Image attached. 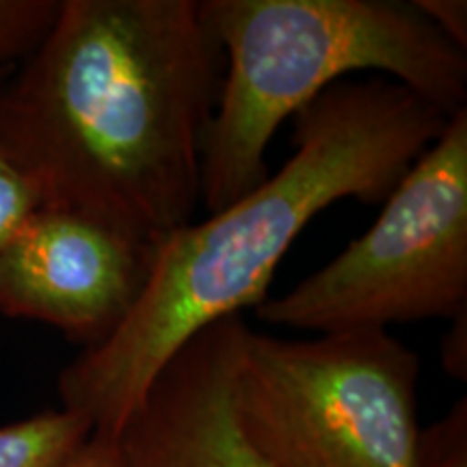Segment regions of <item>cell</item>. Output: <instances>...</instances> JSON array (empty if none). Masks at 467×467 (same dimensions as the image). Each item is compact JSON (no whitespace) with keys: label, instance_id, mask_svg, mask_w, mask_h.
Instances as JSON below:
<instances>
[{"label":"cell","instance_id":"6da1fadb","mask_svg":"<svg viewBox=\"0 0 467 467\" xmlns=\"http://www.w3.org/2000/svg\"><path fill=\"white\" fill-rule=\"evenodd\" d=\"M223 67L200 0H61L0 85V139L42 206L161 244L202 203Z\"/></svg>","mask_w":467,"mask_h":467},{"label":"cell","instance_id":"7a4b0ae2","mask_svg":"<svg viewBox=\"0 0 467 467\" xmlns=\"http://www.w3.org/2000/svg\"><path fill=\"white\" fill-rule=\"evenodd\" d=\"M443 110L383 76L342 80L295 115V154L265 182L156 247L141 299L58 375L61 407L119 435L161 368L217 320L258 307L279 262L342 200L381 203L443 132Z\"/></svg>","mask_w":467,"mask_h":467},{"label":"cell","instance_id":"3957f363","mask_svg":"<svg viewBox=\"0 0 467 467\" xmlns=\"http://www.w3.org/2000/svg\"><path fill=\"white\" fill-rule=\"evenodd\" d=\"M223 50L202 156V206H230L268 178L279 126L353 74L383 76L454 115L467 50L402 0H200Z\"/></svg>","mask_w":467,"mask_h":467},{"label":"cell","instance_id":"277c9868","mask_svg":"<svg viewBox=\"0 0 467 467\" xmlns=\"http://www.w3.org/2000/svg\"><path fill=\"white\" fill-rule=\"evenodd\" d=\"M420 358L383 329L288 340L247 329L234 413L273 467H416Z\"/></svg>","mask_w":467,"mask_h":467},{"label":"cell","instance_id":"5b68a950","mask_svg":"<svg viewBox=\"0 0 467 467\" xmlns=\"http://www.w3.org/2000/svg\"><path fill=\"white\" fill-rule=\"evenodd\" d=\"M467 309V107L409 167L370 230L255 317L334 334L383 329Z\"/></svg>","mask_w":467,"mask_h":467},{"label":"cell","instance_id":"8992f818","mask_svg":"<svg viewBox=\"0 0 467 467\" xmlns=\"http://www.w3.org/2000/svg\"><path fill=\"white\" fill-rule=\"evenodd\" d=\"M156 247L42 206L0 249V314L55 327L80 350L100 347L137 307Z\"/></svg>","mask_w":467,"mask_h":467},{"label":"cell","instance_id":"52a82bcc","mask_svg":"<svg viewBox=\"0 0 467 467\" xmlns=\"http://www.w3.org/2000/svg\"><path fill=\"white\" fill-rule=\"evenodd\" d=\"M241 317L208 325L161 368L121 426L124 467H273L244 440L232 388Z\"/></svg>","mask_w":467,"mask_h":467},{"label":"cell","instance_id":"ba28073f","mask_svg":"<svg viewBox=\"0 0 467 467\" xmlns=\"http://www.w3.org/2000/svg\"><path fill=\"white\" fill-rule=\"evenodd\" d=\"M89 435L91 424L63 407L0 424V467H63Z\"/></svg>","mask_w":467,"mask_h":467},{"label":"cell","instance_id":"9c48e42d","mask_svg":"<svg viewBox=\"0 0 467 467\" xmlns=\"http://www.w3.org/2000/svg\"><path fill=\"white\" fill-rule=\"evenodd\" d=\"M61 0H0V69L31 57L55 25Z\"/></svg>","mask_w":467,"mask_h":467},{"label":"cell","instance_id":"30bf717a","mask_svg":"<svg viewBox=\"0 0 467 467\" xmlns=\"http://www.w3.org/2000/svg\"><path fill=\"white\" fill-rule=\"evenodd\" d=\"M42 208L37 186L0 139V249L20 232L35 210Z\"/></svg>","mask_w":467,"mask_h":467},{"label":"cell","instance_id":"8fae6325","mask_svg":"<svg viewBox=\"0 0 467 467\" xmlns=\"http://www.w3.org/2000/svg\"><path fill=\"white\" fill-rule=\"evenodd\" d=\"M416 467H467L465 399H461L440 422L420 429Z\"/></svg>","mask_w":467,"mask_h":467},{"label":"cell","instance_id":"7c38bea8","mask_svg":"<svg viewBox=\"0 0 467 467\" xmlns=\"http://www.w3.org/2000/svg\"><path fill=\"white\" fill-rule=\"evenodd\" d=\"M416 9L451 42L467 50V3L465 0H411Z\"/></svg>","mask_w":467,"mask_h":467},{"label":"cell","instance_id":"4fadbf2b","mask_svg":"<svg viewBox=\"0 0 467 467\" xmlns=\"http://www.w3.org/2000/svg\"><path fill=\"white\" fill-rule=\"evenodd\" d=\"M63 467H124L117 437L91 433Z\"/></svg>","mask_w":467,"mask_h":467},{"label":"cell","instance_id":"5bb4252c","mask_svg":"<svg viewBox=\"0 0 467 467\" xmlns=\"http://www.w3.org/2000/svg\"><path fill=\"white\" fill-rule=\"evenodd\" d=\"M465 309L452 318V327L441 340V364L452 379H467V331Z\"/></svg>","mask_w":467,"mask_h":467},{"label":"cell","instance_id":"9a60e30c","mask_svg":"<svg viewBox=\"0 0 467 467\" xmlns=\"http://www.w3.org/2000/svg\"><path fill=\"white\" fill-rule=\"evenodd\" d=\"M9 72H11V69H0V85H3V80L7 78Z\"/></svg>","mask_w":467,"mask_h":467}]
</instances>
